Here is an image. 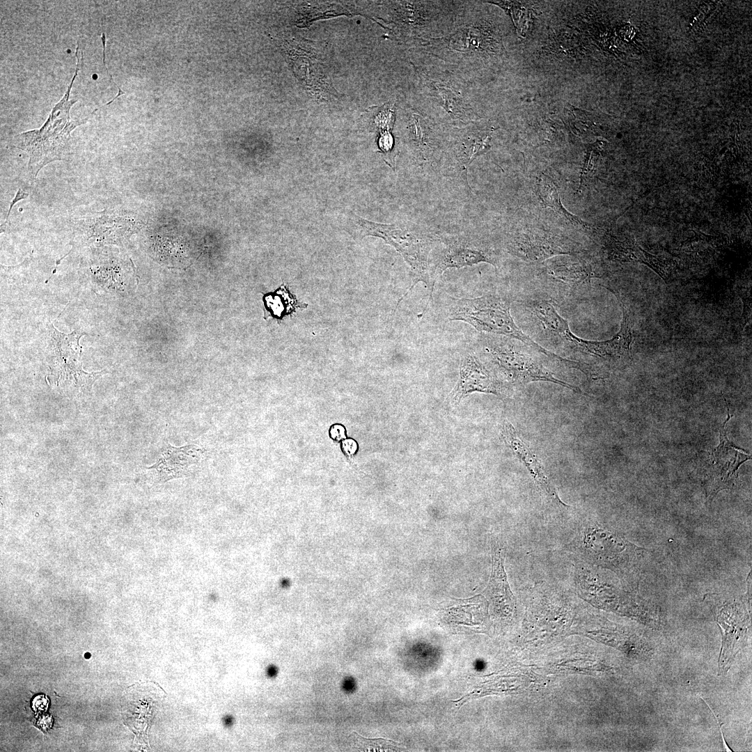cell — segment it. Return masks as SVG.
I'll return each mask as SVG.
<instances>
[{
	"mask_svg": "<svg viewBox=\"0 0 752 752\" xmlns=\"http://www.w3.org/2000/svg\"><path fill=\"white\" fill-rule=\"evenodd\" d=\"M465 3L448 34L414 47L439 59L446 64V69L462 78L478 59L495 57L504 51L498 34L487 22L469 14Z\"/></svg>",
	"mask_w": 752,
	"mask_h": 752,
	"instance_id": "obj_1",
	"label": "cell"
},
{
	"mask_svg": "<svg viewBox=\"0 0 752 752\" xmlns=\"http://www.w3.org/2000/svg\"><path fill=\"white\" fill-rule=\"evenodd\" d=\"M79 44H77L75 56L77 60L75 75L61 100L53 107L48 118L39 129L19 133L15 136L14 146L24 151L29 155L28 171L31 179L34 180L45 165L58 160H64L70 156V133L80 125L86 123L98 109L88 116L73 120L70 111L77 100L70 99L72 84L81 68L82 56L79 57Z\"/></svg>",
	"mask_w": 752,
	"mask_h": 752,
	"instance_id": "obj_2",
	"label": "cell"
},
{
	"mask_svg": "<svg viewBox=\"0 0 752 752\" xmlns=\"http://www.w3.org/2000/svg\"><path fill=\"white\" fill-rule=\"evenodd\" d=\"M353 219L361 237L373 236L382 239L402 256L411 268L412 283L398 300L396 307L418 282L425 283L429 290V297L423 312L419 316L421 318L428 308L434 287L430 277L429 256L436 245L440 243L441 237L428 228L409 221L381 224L365 219L355 214H353Z\"/></svg>",
	"mask_w": 752,
	"mask_h": 752,
	"instance_id": "obj_3",
	"label": "cell"
},
{
	"mask_svg": "<svg viewBox=\"0 0 752 752\" xmlns=\"http://www.w3.org/2000/svg\"><path fill=\"white\" fill-rule=\"evenodd\" d=\"M513 300L510 295L497 292L473 298L449 297L446 319L464 322L480 334L518 340L553 359L563 361L564 358L540 346L516 324L510 313Z\"/></svg>",
	"mask_w": 752,
	"mask_h": 752,
	"instance_id": "obj_4",
	"label": "cell"
},
{
	"mask_svg": "<svg viewBox=\"0 0 752 752\" xmlns=\"http://www.w3.org/2000/svg\"><path fill=\"white\" fill-rule=\"evenodd\" d=\"M464 1H396L387 4L398 40L414 47L453 29Z\"/></svg>",
	"mask_w": 752,
	"mask_h": 752,
	"instance_id": "obj_5",
	"label": "cell"
},
{
	"mask_svg": "<svg viewBox=\"0 0 752 752\" xmlns=\"http://www.w3.org/2000/svg\"><path fill=\"white\" fill-rule=\"evenodd\" d=\"M553 258L537 264L526 296L543 298L555 306L570 308L579 302L592 279L599 274L582 257Z\"/></svg>",
	"mask_w": 752,
	"mask_h": 752,
	"instance_id": "obj_6",
	"label": "cell"
},
{
	"mask_svg": "<svg viewBox=\"0 0 752 752\" xmlns=\"http://www.w3.org/2000/svg\"><path fill=\"white\" fill-rule=\"evenodd\" d=\"M477 343L482 353L497 367L508 382L515 385L523 386L532 382L545 381L576 393L581 392L579 388L554 375V373L545 365L542 357L544 354L518 340L481 334Z\"/></svg>",
	"mask_w": 752,
	"mask_h": 752,
	"instance_id": "obj_7",
	"label": "cell"
},
{
	"mask_svg": "<svg viewBox=\"0 0 752 752\" xmlns=\"http://www.w3.org/2000/svg\"><path fill=\"white\" fill-rule=\"evenodd\" d=\"M583 562L613 571L629 580L638 570L642 552L625 538L599 524H581L572 542Z\"/></svg>",
	"mask_w": 752,
	"mask_h": 752,
	"instance_id": "obj_8",
	"label": "cell"
},
{
	"mask_svg": "<svg viewBox=\"0 0 752 752\" xmlns=\"http://www.w3.org/2000/svg\"><path fill=\"white\" fill-rule=\"evenodd\" d=\"M414 67L423 94L444 113L445 125L460 127L474 122L476 114L460 81L463 78L457 79L447 69Z\"/></svg>",
	"mask_w": 752,
	"mask_h": 752,
	"instance_id": "obj_9",
	"label": "cell"
},
{
	"mask_svg": "<svg viewBox=\"0 0 752 752\" xmlns=\"http://www.w3.org/2000/svg\"><path fill=\"white\" fill-rule=\"evenodd\" d=\"M141 226V222L130 214L113 210L89 213L73 221L71 244L73 247L91 249L121 246Z\"/></svg>",
	"mask_w": 752,
	"mask_h": 752,
	"instance_id": "obj_10",
	"label": "cell"
},
{
	"mask_svg": "<svg viewBox=\"0 0 752 752\" xmlns=\"http://www.w3.org/2000/svg\"><path fill=\"white\" fill-rule=\"evenodd\" d=\"M493 127L471 123L462 127L444 126V151L441 164L446 173L460 178L470 189L467 173L470 164L491 148Z\"/></svg>",
	"mask_w": 752,
	"mask_h": 752,
	"instance_id": "obj_11",
	"label": "cell"
},
{
	"mask_svg": "<svg viewBox=\"0 0 752 752\" xmlns=\"http://www.w3.org/2000/svg\"><path fill=\"white\" fill-rule=\"evenodd\" d=\"M402 140L414 162L423 169L441 167L444 151V126L406 107L402 112Z\"/></svg>",
	"mask_w": 752,
	"mask_h": 752,
	"instance_id": "obj_12",
	"label": "cell"
},
{
	"mask_svg": "<svg viewBox=\"0 0 752 752\" xmlns=\"http://www.w3.org/2000/svg\"><path fill=\"white\" fill-rule=\"evenodd\" d=\"M508 253L528 263H540L560 255L581 253L570 240L538 229H526L510 235L506 242Z\"/></svg>",
	"mask_w": 752,
	"mask_h": 752,
	"instance_id": "obj_13",
	"label": "cell"
},
{
	"mask_svg": "<svg viewBox=\"0 0 752 752\" xmlns=\"http://www.w3.org/2000/svg\"><path fill=\"white\" fill-rule=\"evenodd\" d=\"M623 317L620 331L610 340H588L576 336L570 327L559 337V345L571 352L599 358H620L628 355L632 342L633 320L628 305L620 301Z\"/></svg>",
	"mask_w": 752,
	"mask_h": 752,
	"instance_id": "obj_14",
	"label": "cell"
},
{
	"mask_svg": "<svg viewBox=\"0 0 752 752\" xmlns=\"http://www.w3.org/2000/svg\"><path fill=\"white\" fill-rule=\"evenodd\" d=\"M444 246L430 267V277L434 285L448 269L473 266L481 263L499 266L497 254L491 249L475 244L462 238L444 239Z\"/></svg>",
	"mask_w": 752,
	"mask_h": 752,
	"instance_id": "obj_15",
	"label": "cell"
},
{
	"mask_svg": "<svg viewBox=\"0 0 752 752\" xmlns=\"http://www.w3.org/2000/svg\"><path fill=\"white\" fill-rule=\"evenodd\" d=\"M133 266L111 246L92 249L88 263V274L97 288L109 292L120 290L132 276Z\"/></svg>",
	"mask_w": 752,
	"mask_h": 752,
	"instance_id": "obj_16",
	"label": "cell"
},
{
	"mask_svg": "<svg viewBox=\"0 0 752 752\" xmlns=\"http://www.w3.org/2000/svg\"><path fill=\"white\" fill-rule=\"evenodd\" d=\"M504 389L502 382L478 357L468 353L461 359L459 379L449 397L453 404H457L473 392L501 395Z\"/></svg>",
	"mask_w": 752,
	"mask_h": 752,
	"instance_id": "obj_17",
	"label": "cell"
},
{
	"mask_svg": "<svg viewBox=\"0 0 752 752\" xmlns=\"http://www.w3.org/2000/svg\"><path fill=\"white\" fill-rule=\"evenodd\" d=\"M502 436L507 445L526 467L538 489L548 500L558 506L567 507L560 499L536 455L524 442L515 428L508 421H505L503 425Z\"/></svg>",
	"mask_w": 752,
	"mask_h": 752,
	"instance_id": "obj_18",
	"label": "cell"
},
{
	"mask_svg": "<svg viewBox=\"0 0 752 752\" xmlns=\"http://www.w3.org/2000/svg\"><path fill=\"white\" fill-rule=\"evenodd\" d=\"M715 619L722 628L723 646L726 648L722 651V655L726 652V669L728 670V664L731 663L735 655V650L736 643L740 637L745 636L750 625V618L746 611L745 606L742 602H726L720 606H714L713 610Z\"/></svg>",
	"mask_w": 752,
	"mask_h": 752,
	"instance_id": "obj_19",
	"label": "cell"
},
{
	"mask_svg": "<svg viewBox=\"0 0 752 752\" xmlns=\"http://www.w3.org/2000/svg\"><path fill=\"white\" fill-rule=\"evenodd\" d=\"M203 455V450L197 445L180 448L169 446L150 469H155L160 480L166 481L187 475L189 467L198 463Z\"/></svg>",
	"mask_w": 752,
	"mask_h": 752,
	"instance_id": "obj_20",
	"label": "cell"
},
{
	"mask_svg": "<svg viewBox=\"0 0 752 752\" xmlns=\"http://www.w3.org/2000/svg\"><path fill=\"white\" fill-rule=\"evenodd\" d=\"M606 248L609 259L625 262H642L661 276H666L664 267L659 259L645 252L629 240L620 241L615 237H611L606 242Z\"/></svg>",
	"mask_w": 752,
	"mask_h": 752,
	"instance_id": "obj_21",
	"label": "cell"
},
{
	"mask_svg": "<svg viewBox=\"0 0 752 752\" xmlns=\"http://www.w3.org/2000/svg\"><path fill=\"white\" fill-rule=\"evenodd\" d=\"M538 185L539 197L542 201V203L546 207L552 209L555 213L564 217L574 225L581 226L583 228H588L587 223L568 212L563 207L561 202L557 186L551 178L542 173L539 178Z\"/></svg>",
	"mask_w": 752,
	"mask_h": 752,
	"instance_id": "obj_22",
	"label": "cell"
},
{
	"mask_svg": "<svg viewBox=\"0 0 752 752\" xmlns=\"http://www.w3.org/2000/svg\"><path fill=\"white\" fill-rule=\"evenodd\" d=\"M263 301L265 309L269 313L267 315L277 320H282L284 316L290 315L298 308L307 307V304L298 301L284 284L274 292L265 294Z\"/></svg>",
	"mask_w": 752,
	"mask_h": 752,
	"instance_id": "obj_23",
	"label": "cell"
},
{
	"mask_svg": "<svg viewBox=\"0 0 752 752\" xmlns=\"http://www.w3.org/2000/svg\"><path fill=\"white\" fill-rule=\"evenodd\" d=\"M363 747L362 751H401L402 748L400 746V744L395 743L391 740L384 739H366L363 737Z\"/></svg>",
	"mask_w": 752,
	"mask_h": 752,
	"instance_id": "obj_24",
	"label": "cell"
},
{
	"mask_svg": "<svg viewBox=\"0 0 752 752\" xmlns=\"http://www.w3.org/2000/svg\"><path fill=\"white\" fill-rule=\"evenodd\" d=\"M342 448L347 455H352L357 450V444L353 439H346L343 441Z\"/></svg>",
	"mask_w": 752,
	"mask_h": 752,
	"instance_id": "obj_25",
	"label": "cell"
},
{
	"mask_svg": "<svg viewBox=\"0 0 752 752\" xmlns=\"http://www.w3.org/2000/svg\"><path fill=\"white\" fill-rule=\"evenodd\" d=\"M330 434L334 439L340 441L345 437V430L343 426L336 425L331 428Z\"/></svg>",
	"mask_w": 752,
	"mask_h": 752,
	"instance_id": "obj_26",
	"label": "cell"
},
{
	"mask_svg": "<svg viewBox=\"0 0 752 752\" xmlns=\"http://www.w3.org/2000/svg\"><path fill=\"white\" fill-rule=\"evenodd\" d=\"M28 196H29V194H28V193H26V192H25V191H22V190L21 189H18V191H17V193H16V195H15V196L14 199H13V201H12L11 202H10V207H9V210H8V214H7V216H6V221H5L4 224H3V226H5V224H6V223L8 222V217H9V214H10V211H11V210H12V207H13V205H15V203H17V201H20V200H22V199H24V198H27V197H28Z\"/></svg>",
	"mask_w": 752,
	"mask_h": 752,
	"instance_id": "obj_27",
	"label": "cell"
},
{
	"mask_svg": "<svg viewBox=\"0 0 752 752\" xmlns=\"http://www.w3.org/2000/svg\"><path fill=\"white\" fill-rule=\"evenodd\" d=\"M41 704H43V705L47 704V699L43 698V696L38 697L33 701V705H34V706H36V710L41 709V708L43 709L45 707L43 705H41Z\"/></svg>",
	"mask_w": 752,
	"mask_h": 752,
	"instance_id": "obj_28",
	"label": "cell"
},
{
	"mask_svg": "<svg viewBox=\"0 0 752 752\" xmlns=\"http://www.w3.org/2000/svg\"><path fill=\"white\" fill-rule=\"evenodd\" d=\"M87 655H88V653ZM85 657H90V655H86V654Z\"/></svg>",
	"mask_w": 752,
	"mask_h": 752,
	"instance_id": "obj_29",
	"label": "cell"
}]
</instances>
